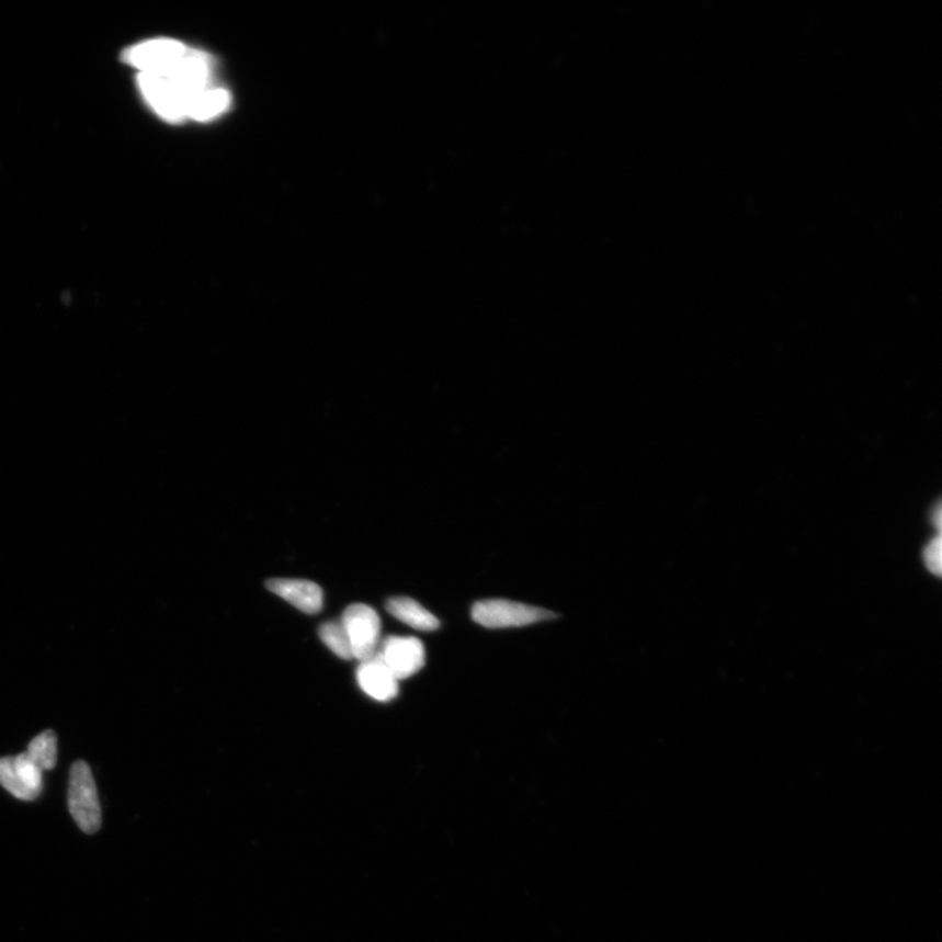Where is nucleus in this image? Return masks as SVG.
Wrapping results in <instances>:
<instances>
[{
  "instance_id": "nucleus-1",
  "label": "nucleus",
  "mask_w": 942,
  "mask_h": 942,
  "mask_svg": "<svg viewBox=\"0 0 942 942\" xmlns=\"http://www.w3.org/2000/svg\"><path fill=\"white\" fill-rule=\"evenodd\" d=\"M69 809L81 831L98 832L101 828V805L90 764H72L69 781Z\"/></svg>"
},
{
  "instance_id": "nucleus-2",
  "label": "nucleus",
  "mask_w": 942,
  "mask_h": 942,
  "mask_svg": "<svg viewBox=\"0 0 942 942\" xmlns=\"http://www.w3.org/2000/svg\"><path fill=\"white\" fill-rule=\"evenodd\" d=\"M472 616L474 622L487 628H510L553 620L555 614L545 609L525 605V603L485 600L473 606Z\"/></svg>"
},
{
  "instance_id": "nucleus-3",
  "label": "nucleus",
  "mask_w": 942,
  "mask_h": 942,
  "mask_svg": "<svg viewBox=\"0 0 942 942\" xmlns=\"http://www.w3.org/2000/svg\"><path fill=\"white\" fill-rule=\"evenodd\" d=\"M188 52L189 47L180 41L158 38L130 47L125 52V60L139 70V73L168 76L184 59Z\"/></svg>"
},
{
  "instance_id": "nucleus-4",
  "label": "nucleus",
  "mask_w": 942,
  "mask_h": 942,
  "mask_svg": "<svg viewBox=\"0 0 942 942\" xmlns=\"http://www.w3.org/2000/svg\"><path fill=\"white\" fill-rule=\"evenodd\" d=\"M341 622L348 633L354 659L363 662L377 654L382 621L374 609L364 603H354L344 610Z\"/></svg>"
},
{
  "instance_id": "nucleus-5",
  "label": "nucleus",
  "mask_w": 942,
  "mask_h": 942,
  "mask_svg": "<svg viewBox=\"0 0 942 942\" xmlns=\"http://www.w3.org/2000/svg\"><path fill=\"white\" fill-rule=\"evenodd\" d=\"M44 770L26 751L0 758V785L23 802H33L43 791Z\"/></svg>"
},
{
  "instance_id": "nucleus-6",
  "label": "nucleus",
  "mask_w": 942,
  "mask_h": 942,
  "mask_svg": "<svg viewBox=\"0 0 942 942\" xmlns=\"http://www.w3.org/2000/svg\"><path fill=\"white\" fill-rule=\"evenodd\" d=\"M138 83L147 103L169 122L188 118V100L171 78L139 73Z\"/></svg>"
},
{
  "instance_id": "nucleus-7",
  "label": "nucleus",
  "mask_w": 942,
  "mask_h": 942,
  "mask_svg": "<svg viewBox=\"0 0 942 942\" xmlns=\"http://www.w3.org/2000/svg\"><path fill=\"white\" fill-rule=\"evenodd\" d=\"M378 654L398 681L420 672L425 662L423 643L412 636H388Z\"/></svg>"
},
{
  "instance_id": "nucleus-8",
  "label": "nucleus",
  "mask_w": 942,
  "mask_h": 942,
  "mask_svg": "<svg viewBox=\"0 0 942 942\" xmlns=\"http://www.w3.org/2000/svg\"><path fill=\"white\" fill-rule=\"evenodd\" d=\"M356 679L364 693L377 702H389L395 700L399 693V681L385 666L378 650L375 656L361 663V667L357 668Z\"/></svg>"
},
{
  "instance_id": "nucleus-9",
  "label": "nucleus",
  "mask_w": 942,
  "mask_h": 942,
  "mask_svg": "<svg viewBox=\"0 0 942 942\" xmlns=\"http://www.w3.org/2000/svg\"><path fill=\"white\" fill-rule=\"evenodd\" d=\"M270 592L280 595L307 614H317L324 606V592L314 581L297 579H271L266 582Z\"/></svg>"
},
{
  "instance_id": "nucleus-10",
  "label": "nucleus",
  "mask_w": 942,
  "mask_h": 942,
  "mask_svg": "<svg viewBox=\"0 0 942 942\" xmlns=\"http://www.w3.org/2000/svg\"><path fill=\"white\" fill-rule=\"evenodd\" d=\"M386 609L398 621L419 632H435L440 622L435 615L410 598H395L386 602Z\"/></svg>"
},
{
  "instance_id": "nucleus-11",
  "label": "nucleus",
  "mask_w": 942,
  "mask_h": 942,
  "mask_svg": "<svg viewBox=\"0 0 942 942\" xmlns=\"http://www.w3.org/2000/svg\"><path fill=\"white\" fill-rule=\"evenodd\" d=\"M230 105V94L223 88H208L196 97L189 106L188 118L198 122L212 121L225 113Z\"/></svg>"
},
{
  "instance_id": "nucleus-12",
  "label": "nucleus",
  "mask_w": 942,
  "mask_h": 942,
  "mask_svg": "<svg viewBox=\"0 0 942 942\" xmlns=\"http://www.w3.org/2000/svg\"><path fill=\"white\" fill-rule=\"evenodd\" d=\"M29 753L41 769L49 771L56 768L58 758V738L56 731L45 730L37 735L30 744Z\"/></svg>"
},
{
  "instance_id": "nucleus-13",
  "label": "nucleus",
  "mask_w": 942,
  "mask_h": 942,
  "mask_svg": "<svg viewBox=\"0 0 942 942\" xmlns=\"http://www.w3.org/2000/svg\"><path fill=\"white\" fill-rule=\"evenodd\" d=\"M318 634H320V638L325 646H327L331 652L341 657L342 660L354 659V657H352L348 633H345L341 621L324 623Z\"/></svg>"
},
{
  "instance_id": "nucleus-14",
  "label": "nucleus",
  "mask_w": 942,
  "mask_h": 942,
  "mask_svg": "<svg viewBox=\"0 0 942 942\" xmlns=\"http://www.w3.org/2000/svg\"><path fill=\"white\" fill-rule=\"evenodd\" d=\"M924 560L928 569L937 576L941 575V538L932 540L924 552Z\"/></svg>"
},
{
  "instance_id": "nucleus-15",
  "label": "nucleus",
  "mask_w": 942,
  "mask_h": 942,
  "mask_svg": "<svg viewBox=\"0 0 942 942\" xmlns=\"http://www.w3.org/2000/svg\"><path fill=\"white\" fill-rule=\"evenodd\" d=\"M934 525H937L939 529H940V526H941V510H940V504L937 507V510H934Z\"/></svg>"
}]
</instances>
